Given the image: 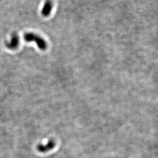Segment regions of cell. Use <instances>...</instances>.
<instances>
[{
  "label": "cell",
  "mask_w": 158,
  "mask_h": 158,
  "mask_svg": "<svg viewBox=\"0 0 158 158\" xmlns=\"http://www.w3.org/2000/svg\"><path fill=\"white\" fill-rule=\"evenodd\" d=\"M53 8V3L51 0H46L41 9V15L44 17L50 15Z\"/></svg>",
  "instance_id": "obj_4"
},
{
  "label": "cell",
  "mask_w": 158,
  "mask_h": 158,
  "mask_svg": "<svg viewBox=\"0 0 158 158\" xmlns=\"http://www.w3.org/2000/svg\"><path fill=\"white\" fill-rule=\"evenodd\" d=\"M56 145V142L53 139H51L46 144H39L37 146V150L40 152H46L53 150Z\"/></svg>",
  "instance_id": "obj_2"
},
{
  "label": "cell",
  "mask_w": 158,
  "mask_h": 158,
  "mask_svg": "<svg viewBox=\"0 0 158 158\" xmlns=\"http://www.w3.org/2000/svg\"><path fill=\"white\" fill-rule=\"evenodd\" d=\"M20 44V38L17 33H13L11 35L10 41L7 42L6 46L10 50L17 49Z\"/></svg>",
  "instance_id": "obj_3"
},
{
  "label": "cell",
  "mask_w": 158,
  "mask_h": 158,
  "mask_svg": "<svg viewBox=\"0 0 158 158\" xmlns=\"http://www.w3.org/2000/svg\"><path fill=\"white\" fill-rule=\"evenodd\" d=\"M24 40L27 42H35L41 50H46L47 48V44L45 40L42 37L34 33H26L24 35Z\"/></svg>",
  "instance_id": "obj_1"
}]
</instances>
